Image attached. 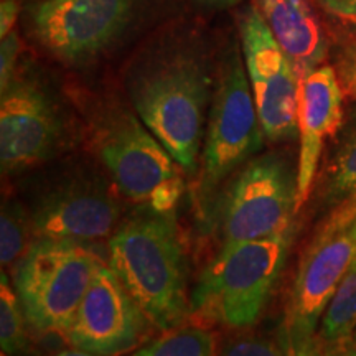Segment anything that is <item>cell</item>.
Returning a JSON list of instances; mask_svg holds the SVG:
<instances>
[{
  "mask_svg": "<svg viewBox=\"0 0 356 356\" xmlns=\"http://www.w3.org/2000/svg\"><path fill=\"white\" fill-rule=\"evenodd\" d=\"M109 267L154 327L173 330L188 314L185 252L173 213L134 216L109 241Z\"/></svg>",
  "mask_w": 356,
  "mask_h": 356,
  "instance_id": "1",
  "label": "cell"
},
{
  "mask_svg": "<svg viewBox=\"0 0 356 356\" xmlns=\"http://www.w3.org/2000/svg\"><path fill=\"white\" fill-rule=\"evenodd\" d=\"M210 74L191 56H173L139 74L131 97L144 126L162 142L184 170L197 168Z\"/></svg>",
  "mask_w": 356,
  "mask_h": 356,
  "instance_id": "2",
  "label": "cell"
},
{
  "mask_svg": "<svg viewBox=\"0 0 356 356\" xmlns=\"http://www.w3.org/2000/svg\"><path fill=\"white\" fill-rule=\"evenodd\" d=\"M291 233L222 246L195 287L191 312L229 328L254 325L286 264Z\"/></svg>",
  "mask_w": 356,
  "mask_h": 356,
  "instance_id": "3",
  "label": "cell"
},
{
  "mask_svg": "<svg viewBox=\"0 0 356 356\" xmlns=\"http://www.w3.org/2000/svg\"><path fill=\"white\" fill-rule=\"evenodd\" d=\"M97 264L84 244L38 238L13 269L26 323L37 332L63 335Z\"/></svg>",
  "mask_w": 356,
  "mask_h": 356,
  "instance_id": "4",
  "label": "cell"
},
{
  "mask_svg": "<svg viewBox=\"0 0 356 356\" xmlns=\"http://www.w3.org/2000/svg\"><path fill=\"white\" fill-rule=\"evenodd\" d=\"M264 137L246 65L233 47L222 65L204 137L203 193L220 185L244 160L259 152Z\"/></svg>",
  "mask_w": 356,
  "mask_h": 356,
  "instance_id": "5",
  "label": "cell"
},
{
  "mask_svg": "<svg viewBox=\"0 0 356 356\" xmlns=\"http://www.w3.org/2000/svg\"><path fill=\"white\" fill-rule=\"evenodd\" d=\"M99 154L127 198L145 202L154 211L173 213L184 193L180 165L144 122L126 115L106 134Z\"/></svg>",
  "mask_w": 356,
  "mask_h": 356,
  "instance_id": "6",
  "label": "cell"
},
{
  "mask_svg": "<svg viewBox=\"0 0 356 356\" xmlns=\"http://www.w3.org/2000/svg\"><path fill=\"white\" fill-rule=\"evenodd\" d=\"M356 257V200L330 218L302 257L286 315L287 333L314 335L320 317Z\"/></svg>",
  "mask_w": 356,
  "mask_h": 356,
  "instance_id": "7",
  "label": "cell"
},
{
  "mask_svg": "<svg viewBox=\"0 0 356 356\" xmlns=\"http://www.w3.org/2000/svg\"><path fill=\"white\" fill-rule=\"evenodd\" d=\"M244 65L259 119L269 140L297 132L300 78L282 51L259 8L249 7L239 22Z\"/></svg>",
  "mask_w": 356,
  "mask_h": 356,
  "instance_id": "8",
  "label": "cell"
},
{
  "mask_svg": "<svg viewBox=\"0 0 356 356\" xmlns=\"http://www.w3.org/2000/svg\"><path fill=\"white\" fill-rule=\"evenodd\" d=\"M297 180L282 159L266 155L251 162L236 178L225 213V246L252 241L291 228L296 213Z\"/></svg>",
  "mask_w": 356,
  "mask_h": 356,
  "instance_id": "9",
  "label": "cell"
},
{
  "mask_svg": "<svg viewBox=\"0 0 356 356\" xmlns=\"http://www.w3.org/2000/svg\"><path fill=\"white\" fill-rule=\"evenodd\" d=\"M149 322L111 267L97 264L63 337L74 348L118 356L139 343Z\"/></svg>",
  "mask_w": 356,
  "mask_h": 356,
  "instance_id": "10",
  "label": "cell"
},
{
  "mask_svg": "<svg viewBox=\"0 0 356 356\" xmlns=\"http://www.w3.org/2000/svg\"><path fill=\"white\" fill-rule=\"evenodd\" d=\"M134 0H44L32 10L37 38L58 58L79 61L122 32Z\"/></svg>",
  "mask_w": 356,
  "mask_h": 356,
  "instance_id": "11",
  "label": "cell"
},
{
  "mask_svg": "<svg viewBox=\"0 0 356 356\" xmlns=\"http://www.w3.org/2000/svg\"><path fill=\"white\" fill-rule=\"evenodd\" d=\"M60 121L50 99L32 81H15L0 102V162L3 172L42 162L55 149Z\"/></svg>",
  "mask_w": 356,
  "mask_h": 356,
  "instance_id": "12",
  "label": "cell"
},
{
  "mask_svg": "<svg viewBox=\"0 0 356 356\" xmlns=\"http://www.w3.org/2000/svg\"><path fill=\"white\" fill-rule=\"evenodd\" d=\"M341 119H343V91L333 68L318 66L304 74L300 78L299 111H297L300 152L296 177V211H299L309 200L323 142L338 131Z\"/></svg>",
  "mask_w": 356,
  "mask_h": 356,
  "instance_id": "13",
  "label": "cell"
},
{
  "mask_svg": "<svg viewBox=\"0 0 356 356\" xmlns=\"http://www.w3.org/2000/svg\"><path fill=\"white\" fill-rule=\"evenodd\" d=\"M119 218L113 198L89 191H65L47 198L32 216L38 238L84 244L106 238Z\"/></svg>",
  "mask_w": 356,
  "mask_h": 356,
  "instance_id": "14",
  "label": "cell"
},
{
  "mask_svg": "<svg viewBox=\"0 0 356 356\" xmlns=\"http://www.w3.org/2000/svg\"><path fill=\"white\" fill-rule=\"evenodd\" d=\"M259 10L299 78L322 66L327 38L307 0H259Z\"/></svg>",
  "mask_w": 356,
  "mask_h": 356,
  "instance_id": "15",
  "label": "cell"
},
{
  "mask_svg": "<svg viewBox=\"0 0 356 356\" xmlns=\"http://www.w3.org/2000/svg\"><path fill=\"white\" fill-rule=\"evenodd\" d=\"M356 328V257L323 312L320 345L327 356H353Z\"/></svg>",
  "mask_w": 356,
  "mask_h": 356,
  "instance_id": "16",
  "label": "cell"
},
{
  "mask_svg": "<svg viewBox=\"0 0 356 356\" xmlns=\"http://www.w3.org/2000/svg\"><path fill=\"white\" fill-rule=\"evenodd\" d=\"M131 356H216V341L204 328H173Z\"/></svg>",
  "mask_w": 356,
  "mask_h": 356,
  "instance_id": "17",
  "label": "cell"
},
{
  "mask_svg": "<svg viewBox=\"0 0 356 356\" xmlns=\"http://www.w3.org/2000/svg\"><path fill=\"white\" fill-rule=\"evenodd\" d=\"M25 315L19 296L8 282L6 273L0 275V343L6 355H20L26 348Z\"/></svg>",
  "mask_w": 356,
  "mask_h": 356,
  "instance_id": "18",
  "label": "cell"
},
{
  "mask_svg": "<svg viewBox=\"0 0 356 356\" xmlns=\"http://www.w3.org/2000/svg\"><path fill=\"white\" fill-rule=\"evenodd\" d=\"M25 220L22 211L13 204H6L0 216V261L2 266L19 262L25 246Z\"/></svg>",
  "mask_w": 356,
  "mask_h": 356,
  "instance_id": "19",
  "label": "cell"
},
{
  "mask_svg": "<svg viewBox=\"0 0 356 356\" xmlns=\"http://www.w3.org/2000/svg\"><path fill=\"white\" fill-rule=\"evenodd\" d=\"M330 193L338 200H356V136L338 155L330 178Z\"/></svg>",
  "mask_w": 356,
  "mask_h": 356,
  "instance_id": "20",
  "label": "cell"
},
{
  "mask_svg": "<svg viewBox=\"0 0 356 356\" xmlns=\"http://www.w3.org/2000/svg\"><path fill=\"white\" fill-rule=\"evenodd\" d=\"M216 356H287V351L282 341L275 343L269 338L241 335L226 341Z\"/></svg>",
  "mask_w": 356,
  "mask_h": 356,
  "instance_id": "21",
  "label": "cell"
},
{
  "mask_svg": "<svg viewBox=\"0 0 356 356\" xmlns=\"http://www.w3.org/2000/svg\"><path fill=\"white\" fill-rule=\"evenodd\" d=\"M20 53V40L15 32L8 33L2 38L0 44V89L2 92L10 86L13 81V73H15V65L19 60Z\"/></svg>",
  "mask_w": 356,
  "mask_h": 356,
  "instance_id": "22",
  "label": "cell"
},
{
  "mask_svg": "<svg viewBox=\"0 0 356 356\" xmlns=\"http://www.w3.org/2000/svg\"><path fill=\"white\" fill-rule=\"evenodd\" d=\"M282 343L286 346L287 356H327L315 333L305 335V333L284 332Z\"/></svg>",
  "mask_w": 356,
  "mask_h": 356,
  "instance_id": "23",
  "label": "cell"
},
{
  "mask_svg": "<svg viewBox=\"0 0 356 356\" xmlns=\"http://www.w3.org/2000/svg\"><path fill=\"white\" fill-rule=\"evenodd\" d=\"M318 3L338 20L356 25V0H318Z\"/></svg>",
  "mask_w": 356,
  "mask_h": 356,
  "instance_id": "24",
  "label": "cell"
},
{
  "mask_svg": "<svg viewBox=\"0 0 356 356\" xmlns=\"http://www.w3.org/2000/svg\"><path fill=\"white\" fill-rule=\"evenodd\" d=\"M19 3L17 0H2L0 3V38H6L13 32L17 17H19Z\"/></svg>",
  "mask_w": 356,
  "mask_h": 356,
  "instance_id": "25",
  "label": "cell"
},
{
  "mask_svg": "<svg viewBox=\"0 0 356 356\" xmlns=\"http://www.w3.org/2000/svg\"><path fill=\"white\" fill-rule=\"evenodd\" d=\"M345 79L351 92L356 96V50L351 51L345 63Z\"/></svg>",
  "mask_w": 356,
  "mask_h": 356,
  "instance_id": "26",
  "label": "cell"
},
{
  "mask_svg": "<svg viewBox=\"0 0 356 356\" xmlns=\"http://www.w3.org/2000/svg\"><path fill=\"white\" fill-rule=\"evenodd\" d=\"M55 356H101V355L91 353V351H84V350H79V348H73V350L60 351V353H56Z\"/></svg>",
  "mask_w": 356,
  "mask_h": 356,
  "instance_id": "27",
  "label": "cell"
},
{
  "mask_svg": "<svg viewBox=\"0 0 356 356\" xmlns=\"http://www.w3.org/2000/svg\"><path fill=\"white\" fill-rule=\"evenodd\" d=\"M203 2L211 3V6H216V7H231V6H236V3H239L241 0H203Z\"/></svg>",
  "mask_w": 356,
  "mask_h": 356,
  "instance_id": "28",
  "label": "cell"
},
{
  "mask_svg": "<svg viewBox=\"0 0 356 356\" xmlns=\"http://www.w3.org/2000/svg\"><path fill=\"white\" fill-rule=\"evenodd\" d=\"M353 356H356V338H355V343H353Z\"/></svg>",
  "mask_w": 356,
  "mask_h": 356,
  "instance_id": "29",
  "label": "cell"
},
{
  "mask_svg": "<svg viewBox=\"0 0 356 356\" xmlns=\"http://www.w3.org/2000/svg\"><path fill=\"white\" fill-rule=\"evenodd\" d=\"M296 2H302V0H296Z\"/></svg>",
  "mask_w": 356,
  "mask_h": 356,
  "instance_id": "30",
  "label": "cell"
}]
</instances>
